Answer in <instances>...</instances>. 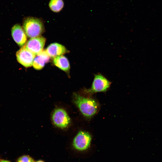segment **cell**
I'll list each match as a JSON object with an SVG mask.
<instances>
[{
	"mask_svg": "<svg viewBox=\"0 0 162 162\" xmlns=\"http://www.w3.org/2000/svg\"><path fill=\"white\" fill-rule=\"evenodd\" d=\"M73 98L74 104L86 117L90 118L98 112L99 104L94 99L82 96L76 93L74 94Z\"/></svg>",
	"mask_w": 162,
	"mask_h": 162,
	"instance_id": "1",
	"label": "cell"
},
{
	"mask_svg": "<svg viewBox=\"0 0 162 162\" xmlns=\"http://www.w3.org/2000/svg\"><path fill=\"white\" fill-rule=\"evenodd\" d=\"M23 26L26 35L30 38L40 36L44 31L42 22L35 17L27 18L24 21Z\"/></svg>",
	"mask_w": 162,
	"mask_h": 162,
	"instance_id": "2",
	"label": "cell"
},
{
	"mask_svg": "<svg viewBox=\"0 0 162 162\" xmlns=\"http://www.w3.org/2000/svg\"><path fill=\"white\" fill-rule=\"evenodd\" d=\"M111 82L101 74L98 73L94 75V78L91 88L86 89L87 93L92 94L100 92H105L110 88Z\"/></svg>",
	"mask_w": 162,
	"mask_h": 162,
	"instance_id": "3",
	"label": "cell"
},
{
	"mask_svg": "<svg viewBox=\"0 0 162 162\" xmlns=\"http://www.w3.org/2000/svg\"><path fill=\"white\" fill-rule=\"evenodd\" d=\"M52 119L55 126L62 129L67 128L70 122V118L64 109L58 108L52 113Z\"/></svg>",
	"mask_w": 162,
	"mask_h": 162,
	"instance_id": "4",
	"label": "cell"
},
{
	"mask_svg": "<svg viewBox=\"0 0 162 162\" xmlns=\"http://www.w3.org/2000/svg\"><path fill=\"white\" fill-rule=\"evenodd\" d=\"M91 140V135L88 132L81 130L77 133L74 138L73 145L77 150H85L89 147Z\"/></svg>",
	"mask_w": 162,
	"mask_h": 162,
	"instance_id": "5",
	"label": "cell"
},
{
	"mask_svg": "<svg viewBox=\"0 0 162 162\" xmlns=\"http://www.w3.org/2000/svg\"><path fill=\"white\" fill-rule=\"evenodd\" d=\"M17 61L25 67L32 65L35 55L28 50L25 45L23 46L16 53Z\"/></svg>",
	"mask_w": 162,
	"mask_h": 162,
	"instance_id": "6",
	"label": "cell"
},
{
	"mask_svg": "<svg viewBox=\"0 0 162 162\" xmlns=\"http://www.w3.org/2000/svg\"><path fill=\"white\" fill-rule=\"evenodd\" d=\"M46 40L45 38L40 36L31 38L25 45L28 50L36 55L43 50Z\"/></svg>",
	"mask_w": 162,
	"mask_h": 162,
	"instance_id": "7",
	"label": "cell"
},
{
	"mask_svg": "<svg viewBox=\"0 0 162 162\" xmlns=\"http://www.w3.org/2000/svg\"><path fill=\"white\" fill-rule=\"evenodd\" d=\"M11 34L14 40L19 46H23L26 42V34L20 25L16 24L12 27Z\"/></svg>",
	"mask_w": 162,
	"mask_h": 162,
	"instance_id": "8",
	"label": "cell"
},
{
	"mask_svg": "<svg viewBox=\"0 0 162 162\" xmlns=\"http://www.w3.org/2000/svg\"><path fill=\"white\" fill-rule=\"evenodd\" d=\"M45 50L49 56L53 58L67 52V50L64 46L57 43L50 44Z\"/></svg>",
	"mask_w": 162,
	"mask_h": 162,
	"instance_id": "9",
	"label": "cell"
},
{
	"mask_svg": "<svg viewBox=\"0 0 162 162\" xmlns=\"http://www.w3.org/2000/svg\"><path fill=\"white\" fill-rule=\"evenodd\" d=\"M33 63L34 68L37 70L41 69L45 64L49 62L50 57L48 55L45 50L36 55Z\"/></svg>",
	"mask_w": 162,
	"mask_h": 162,
	"instance_id": "10",
	"label": "cell"
},
{
	"mask_svg": "<svg viewBox=\"0 0 162 162\" xmlns=\"http://www.w3.org/2000/svg\"><path fill=\"white\" fill-rule=\"evenodd\" d=\"M53 63L56 67L62 70L67 72L70 66L67 58L63 55H61L53 58Z\"/></svg>",
	"mask_w": 162,
	"mask_h": 162,
	"instance_id": "11",
	"label": "cell"
},
{
	"mask_svg": "<svg viewBox=\"0 0 162 162\" xmlns=\"http://www.w3.org/2000/svg\"><path fill=\"white\" fill-rule=\"evenodd\" d=\"M64 3L63 0H50L49 3L50 9L54 12H58L63 8Z\"/></svg>",
	"mask_w": 162,
	"mask_h": 162,
	"instance_id": "12",
	"label": "cell"
},
{
	"mask_svg": "<svg viewBox=\"0 0 162 162\" xmlns=\"http://www.w3.org/2000/svg\"><path fill=\"white\" fill-rule=\"evenodd\" d=\"M16 162H35L33 159L28 155H24L20 157Z\"/></svg>",
	"mask_w": 162,
	"mask_h": 162,
	"instance_id": "13",
	"label": "cell"
},
{
	"mask_svg": "<svg viewBox=\"0 0 162 162\" xmlns=\"http://www.w3.org/2000/svg\"><path fill=\"white\" fill-rule=\"evenodd\" d=\"M0 162H10L9 161L7 160H2L1 161H0Z\"/></svg>",
	"mask_w": 162,
	"mask_h": 162,
	"instance_id": "14",
	"label": "cell"
},
{
	"mask_svg": "<svg viewBox=\"0 0 162 162\" xmlns=\"http://www.w3.org/2000/svg\"><path fill=\"white\" fill-rule=\"evenodd\" d=\"M36 162H44V161H43L42 160H38Z\"/></svg>",
	"mask_w": 162,
	"mask_h": 162,
	"instance_id": "15",
	"label": "cell"
}]
</instances>
